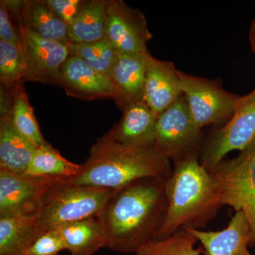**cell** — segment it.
<instances>
[{
  "label": "cell",
  "mask_w": 255,
  "mask_h": 255,
  "mask_svg": "<svg viewBox=\"0 0 255 255\" xmlns=\"http://www.w3.org/2000/svg\"><path fill=\"white\" fill-rule=\"evenodd\" d=\"M181 87L194 122L206 126L226 124L234 114L239 96L223 88L219 80H209L179 71Z\"/></svg>",
  "instance_id": "ba28073f"
},
{
  "label": "cell",
  "mask_w": 255,
  "mask_h": 255,
  "mask_svg": "<svg viewBox=\"0 0 255 255\" xmlns=\"http://www.w3.org/2000/svg\"><path fill=\"white\" fill-rule=\"evenodd\" d=\"M249 41L251 44L252 51L255 55V18L251 23L249 31Z\"/></svg>",
  "instance_id": "f546056e"
},
{
  "label": "cell",
  "mask_w": 255,
  "mask_h": 255,
  "mask_svg": "<svg viewBox=\"0 0 255 255\" xmlns=\"http://www.w3.org/2000/svg\"><path fill=\"white\" fill-rule=\"evenodd\" d=\"M0 80L4 88L10 90L21 82L32 80L25 60L22 47L0 40Z\"/></svg>",
  "instance_id": "603a6c76"
},
{
  "label": "cell",
  "mask_w": 255,
  "mask_h": 255,
  "mask_svg": "<svg viewBox=\"0 0 255 255\" xmlns=\"http://www.w3.org/2000/svg\"><path fill=\"white\" fill-rule=\"evenodd\" d=\"M122 110V119L110 130L114 138L128 145H153L158 115L145 102L130 104Z\"/></svg>",
  "instance_id": "2e32d148"
},
{
  "label": "cell",
  "mask_w": 255,
  "mask_h": 255,
  "mask_svg": "<svg viewBox=\"0 0 255 255\" xmlns=\"http://www.w3.org/2000/svg\"><path fill=\"white\" fill-rule=\"evenodd\" d=\"M60 182L0 169V216H36L50 189Z\"/></svg>",
  "instance_id": "9c48e42d"
},
{
  "label": "cell",
  "mask_w": 255,
  "mask_h": 255,
  "mask_svg": "<svg viewBox=\"0 0 255 255\" xmlns=\"http://www.w3.org/2000/svg\"><path fill=\"white\" fill-rule=\"evenodd\" d=\"M150 53H119L111 78L119 94L117 104L122 110L130 104L144 102V88Z\"/></svg>",
  "instance_id": "9a60e30c"
},
{
  "label": "cell",
  "mask_w": 255,
  "mask_h": 255,
  "mask_svg": "<svg viewBox=\"0 0 255 255\" xmlns=\"http://www.w3.org/2000/svg\"><path fill=\"white\" fill-rule=\"evenodd\" d=\"M68 46L70 55L81 58L97 71L111 76L119 53L107 38L89 44L70 43Z\"/></svg>",
  "instance_id": "cb8c5ba5"
},
{
  "label": "cell",
  "mask_w": 255,
  "mask_h": 255,
  "mask_svg": "<svg viewBox=\"0 0 255 255\" xmlns=\"http://www.w3.org/2000/svg\"><path fill=\"white\" fill-rule=\"evenodd\" d=\"M114 190L78 185L69 180L50 189L33 223L35 241L43 233L89 218L97 217Z\"/></svg>",
  "instance_id": "277c9868"
},
{
  "label": "cell",
  "mask_w": 255,
  "mask_h": 255,
  "mask_svg": "<svg viewBox=\"0 0 255 255\" xmlns=\"http://www.w3.org/2000/svg\"><path fill=\"white\" fill-rule=\"evenodd\" d=\"M56 229L69 255H92L107 246L105 230L97 217L68 223Z\"/></svg>",
  "instance_id": "ac0fdd59"
},
{
  "label": "cell",
  "mask_w": 255,
  "mask_h": 255,
  "mask_svg": "<svg viewBox=\"0 0 255 255\" xmlns=\"http://www.w3.org/2000/svg\"><path fill=\"white\" fill-rule=\"evenodd\" d=\"M0 2V40L22 47L19 28L15 27L13 16L6 6Z\"/></svg>",
  "instance_id": "f1b7e54d"
},
{
  "label": "cell",
  "mask_w": 255,
  "mask_h": 255,
  "mask_svg": "<svg viewBox=\"0 0 255 255\" xmlns=\"http://www.w3.org/2000/svg\"><path fill=\"white\" fill-rule=\"evenodd\" d=\"M199 156L174 162L166 180L167 216L156 239L168 237L182 228H205L223 206L216 181L201 164Z\"/></svg>",
  "instance_id": "3957f363"
},
{
  "label": "cell",
  "mask_w": 255,
  "mask_h": 255,
  "mask_svg": "<svg viewBox=\"0 0 255 255\" xmlns=\"http://www.w3.org/2000/svg\"><path fill=\"white\" fill-rule=\"evenodd\" d=\"M44 1L68 27L75 21L85 3V1L81 0H44Z\"/></svg>",
  "instance_id": "83f0119b"
},
{
  "label": "cell",
  "mask_w": 255,
  "mask_h": 255,
  "mask_svg": "<svg viewBox=\"0 0 255 255\" xmlns=\"http://www.w3.org/2000/svg\"><path fill=\"white\" fill-rule=\"evenodd\" d=\"M202 130L191 117L184 96L158 116L154 146L163 157L177 162L200 155Z\"/></svg>",
  "instance_id": "52a82bcc"
},
{
  "label": "cell",
  "mask_w": 255,
  "mask_h": 255,
  "mask_svg": "<svg viewBox=\"0 0 255 255\" xmlns=\"http://www.w3.org/2000/svg\"><path fill=\"white\" fill-rule=\"evenodd\" d=\"M165 185L164 179L143 178L113 191L97 216L105 230L106 248L135 254L156 239L168 208Z\"/></svg>",
  "instance_id": "6da1fadb"
},
{
  "label": "cell",
  "mask_w": 255,
  "mask_h": 255,
  "mask_svg": "<svg viewBox=\"0 0 255 255\" xmlns=\"http://www.w3.org/2000/svg\"><path fill=\"white\" fill-rule=\"evenodd\" d=\"M65 251L63 239L58 230L43 233L20 255H59Z\"/></svg>",
  "instance_id": "4316f807"
},
{
  "label": "cell",
  "mask_w": 255,
  "mask_h": 255,
  "mask_svg": "<svg viewBox=\"0 0 255 255\" xmlns=\"http://www.w3.org/2000/svg\"><path fill=\"white\" fill-rule=\"evenodd\" d=\"M255 140V87L248 95L238 97L233 117L204 141L201 163L211 172L230 152H241Z\"/></svg>",
  "instance_id": "8992f818"
},
{
  "label": "cell",
  "mask_w": 255,
  "mask_h": 255,
  "mask_svg": "<svg viewBox=\"0 0 255 255\" xmlns=\"http://www.w3.org/2000/svg\"><path fill=\"white\" fill-rule=\"evenodd\" d=\"M36 147L15 128L9 114L0 119V169L15 174H24Z\"/></svg>",
  "instance_id": "e0dca14e"
},
{
  "label": "cell",
  "mask_w": 255,
  "mask_h": 255,
  "mask_svg": "<svg viewBox=\"0 0 255 255\" xmlns=\"http://www.w3.org/2000/svg\"><path fill=\"white\" fill-rule=\"evenodd\" d=\"M170 162L154 145H128L109 131L92 146L80 172L69 181L78 185L117 190L143 178L167 180L172 172Z\"/></svg>",
  "instance_id": "7a4b0ae2"
},
{
  "label": "cell",
  "mask_w": 255,
  "mask_h": 255,
  "mask_svg": "<svg viewBox=\"0 0 255 255\" xmlns=\"http://www.w3.org/2000/svg\"><path fill=\"white\" fill-rule=\"evenodd\" d=\"M59 85L69 96L80 100L113 98L117 102L119 99L118 90L110 75L97 71L73 55L60 68Z\"/></svg>",
  "instance_id": "7c38bea8"
},
{
  "label": "cell",
  "mask_w": 255,
  "mask_h": 255,
  "mask_svg": "<svg viewBox=\"0 0 255 255\" xmlns=\"http://www.w3.org/2000/svg\"><path fill=\"white\" fill-rule=\"evenodd\" d=\"M9 114L16 130L35 147L46 143L27 97L19 89L14 97Z\"/></svg>",
  "instance_id": "484cf974"
},
{
  "label": "cell",
  "mask_w": 255,
  "mask_h": 255,
  "mask_svg": "<svg viewBox=\"0 0 255 255\" xmlns=\"http://www.w3.org/2000/svg\"><path fill=\"white\" fill-rule=\"evenodd\" d=\"M184 96L179 70L171 62L151 55L146 71L144 102L157 115Z\"/></svg>",
  "instance_id": "4fadbf2b"
},
{
  "label": "cell",
  "mask_w": 255,
  "mask_h": 255,
  "mask_svg": "<svg viewBox=\"0 0 255 255\" xmlns=\"http://www.w3.org/2000/svg\"><path fill=\"white\" fill-rule=\"evenodd\" d=\"M81 164L70 162L63 157L48 142L36 147L25 174L58 181L70 180L76 177Z\"/></svg>",
  "instance_id": "44dd1931"
},
{
  "label": "cell",
  "mask_w": 255,
  "mask_h": 255,
  "mask_svg": "<svg viewBox=\"0 0 255 255\" xmlns=\"http://www.w3.org/2000/svg\"><path fill=\"white\" fill-rule=\"evenodd\" d=\"M106 38L119 53H148L147 43L152 38L145 15L121 0L107 1Z\"/></svg>",
  "instance_id": "30bf717a"
},
{
  "label": "cell",
  "mask_w": 255,
  "mask_h": 255,
  "mask_svg": "<svg viewBox=\"0 0 255 255\" xmlns=\"http://www.w3.org/2000/svg\"><path fill=\"white\" fill-rule=\"evenodd\" d=\"M210 173L219 188L223 206L246 216L255 248V140L238 157L221 161Z\"/></svg>",
  "instance_id": "5b68a950"
},
{
  "label": "cell",
  "mask_w": 255,
  "mask_h": 255,
  "mask_svg": "<svg viewBox=\"0 0 255 255\" xmlns=\"http://www.w3.org/2000/svg\"><path fill=\"white\" fill-rule=\"evenodd\" d=\"M18 28L32 81L59 85L60 68L70 55L68 45L41 38L19 21Z\"/></svg>",
  "instance_id": "8fae6325"
},
{
  "label": "cell",
  "mask_w": 255,
  "mask_h": 255,
  "mask_svg": "<svg viewBox=\"0 0 255 255\" xmlns=\"http://www.w3.org/2000/svg\"><path fill=\"white\" fill-rule=\"evenodd\" d=\"M197 238L185 228L168 237L155 239L142 247L134 255H201L202 248H195Z\"/></svg>",
  "instance_id": "d4e9b609"
},
{
  "label": "cell",
  "mask_w": 255,
  "mask_h": 255,
  "mask_svg": "<svg viewBox=\"0 0 255 255\" xmlns=\"http://www.w3.org/2000/svg\"><path fill=\"white\" fill-rule=\"evenodd\" d=\"M107 33V0L85 1L69 26L70 43L89 44L102 41Z\"/></svg>",
  "instance_id": "ffe728a7"
},
{
  "label": "cell",
  "mask_w": 255,
  "mask_h": 255,
  "mask_svg": "<svg viewBox=\"0 0 255 255\" xmlns=\"http://www.w3.org/2000/svg\"><path fill=\"white\" fill-rule=\"evenodd\" d=\"M36 216H0V255H20L35 241Z\"/></svg>",
  "instance_id": "7402d4cb"
},
{
  "label": "cell",
  "mask_w": 255,
  "mask_h": 255,
  "mask_svg": "<svg viewBox=\"0 0 255 255\" xmlns=\"http://www.w3.org/2000/svg\"><path fill=\"white\" fill-rule=\"evenodd\" d=\"M201 243L204 255H252L251 230L246 216L236 212L227 227L219 231L185 228Z\"/></svg>",
  "instance_id": "5bb4252c"
},
{
  "label": "cell",
  "mask_w": 255,
  "mask_h": 255,
  "mask_svg": "<svg viewBox=\"0 0 255 255\" xmlns=\"http://www.w3.org/2000/svg\"><path fill=\"white\" fill-rule=\"evenodd\" d=\"M18 21L45 39L65 45L70 43L68 25L54 14L44 0L23 1Z\"/></svg>",
  "instance_id": "d6986e66"
}]
</instances>
